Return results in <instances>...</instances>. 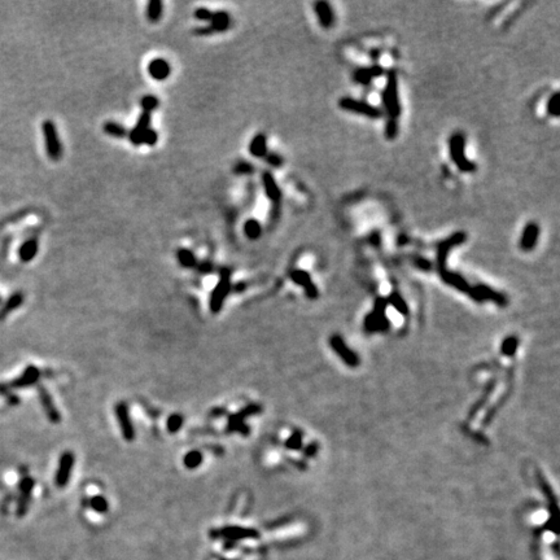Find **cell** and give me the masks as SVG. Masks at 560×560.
<instances>
[{
    "label": "cell",
    "instance_id": "1",
    "mask_svg": "<svg viewBox=\"0 0 560 560\" xmlns=\"http://www.w3.org/2000/svg\"><path fill=\"white\" fill-rule=\"evenodd\" d=\"M464 136L460 133L452 134L449 140L450 156H451L452 162L455 163L460 171L472 172L476 170V165L472 161L467 160L464 156Z\"/></svg>",
    "mask_w": 560,
    "mask_h": 560
},
{
    "label": "cell",
    "instance_id": "2",
    "mask_svg": "<svg viewBox=\"0 0 560 560\" xmlns=\"http://www.w3.org/2000/svg\"><path fill=\"white\" fill-rule=\"evenodd\" d=\"M231 291V271L230 268H221L219 270V282L210 296V310L217 314L223 306L226 297Z\"/></svg>",
    "mask_w": 560,
    "mask_h": 560
},
{
    "label": "cell",
    "instance_id": "3",
    "mask_svg": "<svg viewBox=\"0 0 560 560\" xmlns=\"http://www.w3.org/2000/svg\"><path fill=\"white\" fill-rule=\"evenodd\" d=\"M383 103H384L391 120L397 121L401 114V105L400 98H398L397 75L394 71H391L388 74V83H387V87L383 92Z\"/></svg>",
    "mask_w": 560,
    "mask_h": 560
},
{
    "label": "cell",
    "instance_id": "4",
    "mask_svg": "<svg viewBox=\"0 0 560 560\" xmlns=\"http://www.w3.org/2000/svg\"><path fill=\"white\" fill-rule=\"evenodd\" d=\"M42 131H43L44 142H46V151L49 160L59 161L62 157L64 149H62L55 122L51 120L44 121L43 125H42Z\"/></svg>",
    "mask_w": 560,
    "mask_h": 560
},
{
    "label": "cell",
    "instance_id": "5",
    "mask_svg": "<svg viewBox=\"0 0 560 560\" xmlns=\"http://www.w3.org/2000/svg\"><path fill=\"white\" fill-rule=\"evenodd\" d=\"M339 105L340 108L345 109V111L363 114V116H366V117H369V118H380L383 116L382 111H380L379 108H376V107H372V105L367 104V103L359 102V100H355V99H351V98L341 99Z\"/></svg>",
    "mask_w": 560,
    "mask_h": 560
},
{
    "label": "cell",
    "instance_id": "6",
    "mask_svg": "<svg viewBox=\"0 0 560 560\" xmlns=\"http://www.w3.org/2000/svg\"><path fill=\"white\" fill-rule=\"evenodd\" d=\"M116 415H117L118 424H120L122 437L126 441H133L135 438V429L131 423V418L129 414V407L125 402H120L116 406Z\"/></svg>",
    "mask_w": 560,
    "mask_h": 560
},
{
    "label": "cell",
    "instance_id": "7",
    "mask_svg": "<svg viewBox=\"0 0 560 560\" xmlns=\"http://www.w3.org/2000/svg\"><path fill=\"white\" fill-rule=\"evenodd\" d=\"M73 465H74V454L70 451H65L62 452L61 456H60V462H59V468H57V472H56V479H55V483L56 485L59 488H64L66 484L69 483V479H70V474H71V470H73Z\"/></svg>",
    "mask_w": 560,
    "mask_h": 560
},
{
    "label": "cell",
    "instance_id": "8",
    "mask_svg": "<svg viewBox=\"0 0 560 560\" xmlns=\"http://www.w3.org/2000/svg\"><path fill=\"white\" fill-rule=\"evenodd\" d=\"M213 536L223 537L228 541H237V539L244 538H256L258 537V532L254 529H248V528H241V526H226L223 529L217 530L212 533Z\"/></svg>",
    "mask_w": 560,
    "mask_h": 560
},
{
    "label": "cell",
    "instance_id": "9",
    "mask_svg": "<svg viewBox=\"0 0 560 560\" xmlns=\"http://www.w3.org/2000/svg\"><path fill=\"white\" fill-rule=\"evenodd\" d=\"M38 393H39V400L40 403H42V407H43L47 418L49 419V422L59 423L61 420V416H60L57 407L55 406V402H53L49 392L44 387H38Z\"/></svg>",
    "mask_w": 560,
    "mask_h": 560
},
{
    "label": "cell",
    "instance_id": "10",
    "mask_svg": "<svg viewBox=\"0 0 560 560\" xmlns=\"http://www.w3.org/2000/svg\"><path fill=\"white\" fill-rule=\"evenodd\" d=\"M34 480L31 477L26 476L20 481V501H19V508H17V515L22 516L26 514L31 499V492L34 488Z\"/></svg>",
    "mask_w": 560,
    "mask_h": 560
},
{
    "label": "cell",
    "instance_id": "11",
    "mask_svg": "<svg viewBox=\"0 0 560 560\" xmlns=\"http://www.w3.org/2000/svg\"><path fill=\"white\" fill-rule=\"evenodd\" d=\"M149 126H151V114L144 113V112H143V113L140 114V117H139L138 122H136L135 127L129 131L130 142L133 143L134 145H136V147L142 145L143 136H144L145 131L149 129Z\"/></svg>",
    "mask_w": 560,
    "mask_h": 560
},
{
    "label": "cell",
    "instance_id": "12",
    "mask_svg": "<svg viewBox=\"0 0 560 560\" xmlns=\"http://www.w3.org/2000/svg\"><path fill=\"white\" fill-rule=\"evenodd\" d=\"M262 182H263V188H265V194L267 196V199L270 201L274 203V205H279L282 201V191L277 187L276 180L272 176L270 171H265L262 174Z\"/></svg>",
    "mask_w": 560,
    "mask_h": 560
},
{
    "label": "cell",
    "instance_id": "13",
    "mask_svg": "<svg viewBox=\"0 0 560 560\" xmlns=\"http://www.w3.org/2000/svg\"><path fill=\"white\" fill-rule=\"evenodd\" d=\"M148 71L153 79L165 80L169 78L171 68L165 59H154L148 65Z\"/></svg>",
    "mask_w": 560,
    "mask_h": 560
},
{
    "label": "cell",
    "instance_id": "14",
    "mask_svg": "<svg viewBox=\"0 0 560 560\" xmlns=\"http://www.w3.org/2000/svg\"><path fill=\"white\" fill-rule=\"evenodd\" d=\"M39 375L40 372L37 367L29 366L28 368L25 369L24 374H22L20 378L16 379L15 382L11 383V384L8 385V387H6V388H26V387H30V385L35 384V383L38 382Z\"/></svg>",
    "mask_w": 560,
    "mask_h": 560
},
{
    "label": "cell",
    "instance_id": "15",
    "mask_svg": "<svg viewBox=\"0 0 560 560\" xmlns=\"http://www.w3.org/2000/svg\"><path fill=\"white\" fill-rule=\"evenodd\" d=\"M538 235H539L538 226H537L534 222L528 223V225L525 226V228H524L523 235H521V240H520L521 249L532 250L533 248H534V245L537 244Z\"/></svg>",
    "mask_w": 560,
    "mask_h": 560
},
{
    "label": "cell",
    "instance_id": "16",
    "mask_svg": "<svg viewBox=\"0 0 560 560\" xmlns=\"http://www.w3.org/2000/svg\"><path fill=\"white\" fill-rule=\"evenodd\" d=\"M231 24L232 21L230 13H227L226 11H218V12L213 13L209 26L213 33H223V31L231 28Z\"/></svg>",
    "mask_w": 560,
    "mask_h": 560
},
{
    "label": "cell",
    "instance_id": "17",
    "mask_svg": "<svg viewBox=\"0 0 560 560\" xmlns=\"http://www.w3.org/2000/svg\"><path fill=\"white\" fill-rule=\"evenodd\" d=\"M384 74V69L380 68L379 65H375L372 68H362L358 69L354 74V80L360 84H368L374 78H378Z\"/></svg>",
    "mask_w": 560,
    "mask_h": 560
},
{
    "label": "cell",
    "instance_id": "18",
    "mask_svg": "<svg viewBox=\"0 0 560 560\" xmlns=\"http://www.w3.org/2000/svg\"><path fill=\"white\" fill-rule=\"evenodd\" d=\"M315 13H317V17L318 20H319L320 26H323V28L326 29L332 26L333 12L327 2H318V3L315 4Z\"/></svg>",
    "mask_w": 560,
    "mask_h": 560
},
{
    "label": "cell",
    "instance_id": "19",
    "mask_svg": "<svg viewBox=\"0 0 560 560\" xmlns=\"http://www.w3.org/2000/svg\"><path fill=\"white\" fill-rule=\"evenodd\" d=\"M249 152L253 157L265 158L267 152V139L265 134H257L249 144Z\"/></svg>",
    "mask_w": 560,
    "mask_h": 560
},
{
    "label": "cell",
    "instance_id": "20",
    "mask_svg": "<svg viewBox=\"0 0 560 560\" xmlns=\"http://www.w3.org/2000/svg\"><path fill=\"white\" fill-rule=\"evenodd\" d=\"M39 250V244L35 239H29L25 241L19 249V257L22 262H30L35 258Z\"/></svg>",
    "mask_w": 560,
    "mask_h": 560
},
{
    "label": "cell",
    "instance_id": "21",
    "mask_svg": "<svg viewBox=\"0 0 560 560\" xmlns=\"http://www.w3.org/2000/svg\"><path fill=\"white\" fill-rule=\"evenodd\" d=\"M103 130H104L105 134H108L109 136H113V138L123 139L129 136V130L123 126V125H121V123L113 122V121L105 122L103 125Z\"/></svg>",
    "mask_w": 560,
    "mask_h": 560
},
{
    "label": "cell",
    "instance_id": "22",
    "mask_svg": "<svg viewBox=\"0 0 560 560\" xmlns=\"http://www.w3.org/2000/svg\"><path fill=\"white\" fill-rule=\"evenodd\" d=\"M22 302H24V295L22 293H15V295H12L8 299V301L6 302V305L3 306V309L0 310V320L4 319V318L7 317V315L10 314V313H12L15 309L20 308L22 305Z\"/></svg>",
    "mask_w": 560,
    "mask_h": 560
},
{
    "label": "cell",
    "instance_id": "23",
    "mask_svg": "<svg viewBox=\"0 0 560 560\" xmlns=\"http://www.w3.org/2000/svg\"><path fill=\"white\" fill-rule=\"evenodd\" d=\"M176 258H178L179 263H180L183 267L192 268L197 266V259H196V256L194 254V252L190 249H185V248H180V249L176 252Z\"/></svg>",
    "mask_w": 560,
    "mask_h": 560
},
{
    "label": "cell",
    "instance_id": "24",
    "mask_svg": "<svg viewBox=\"0 0 560 560\" xmlns=\"http://www.w3.org/2000/svg\"><path fill=\"white\" fill-rule=\"evenodd\" d=\"M163 4L160 0H151L147 7V17L151 22H158L162 17Z\"/></svg>",
    "mask_w": 560,
    "mask_h": 560
},
{
    "label": "cell",
    "instance_id": "25",
    "mask_svg": "<svg viewBox=\"0 0 560 560\" xmlns=\"http://www.w3.org/2000/svg\"><path fill=\"white\" fill-rule=\"evenodd\" d=\"M244 234L250 240H257L262 234V227L257 219H248L244 225Z\"/></svg>",
    "mask_w": 560,
    "mask_h": 560
},
{
    "label": "cell",
    "instance_id": "26",
    "mask_svg": "<svg viewBox=\"0 0 560 560\" xmlns=\"http://www.w3.org/2000/svg\"><path fill=\"white\" fill-rule=\"evenodd\" d=\"M291 276H292V279L295 280L297 284H302V286L306 287L309 295H315V287L311 284L310 277H309V275L306 274L305 271H300V270L292 271V272H291Z\"/></svg>",
    "mask_w": 560,
    "mask_h": 560
},
{
    "label": "cell",
    "instance_id": "27",
    "mask_svg": "<svg viewBox=\"0 0 560 560\" xmlns=\"http://www.w3.org/2000/svg\"><path fill=\"white\" fill-rule=\"evenodd\" d=\"M183 463L190 470H195V468H197L203 463V454L200 451H197V450H192L188 454H185Z\"/></svg>",
    "mask_w": 560,
    "mask_h": 560
},
{
    "label": "cell",
    "instance_id": "28",
    "mask_svg": "<svg viewBox=\"0 0 560 560\" xmlns=\"http://www.w3.org/2000/svg\"><path fill=\"white\" fill-rule=\"evenodd\" d=\"M158 105H160V102H158V99L153 95H145L144 98L140 100V107H142L144 113L151 114L152 112L156 111V109L158 108Z\"/></svg>",
    "mask_w": 560,
    "mask_h": 560
},
{
    "label": "cell",
    "instance_id": "29",
    "mask_svg": "<svg viewBox=\"0 0 560 560\" xmlns=\"http://www.w3.org/2000/svg\"><path fill=\"white\" fill-rule=\"evenodd\" d=\"M182 425H183V416L180 415V414H172V415H170L169 418H167L166 427H167V431H169L170 433H176V432L182 428Z\"/></svg>",
    "mask_w": 560,
    "mask_h": 560
},
{
    "label": "cell",
    "instance_id": "30",
    "mask_svg": "<svg viewBox=\"0 0 560 560\" xmlns=\"http://www.w3.org/2000/svg\"><path fill=\"white\" fill-rule=\"evenodd\" d=\"M547 112L548 114L554 116V117H559L560 116V94L559 92H554L552 94V96L548 99Z\"/></svg>",
    "mask_w": 560,
    "mask_h": 560
},
{
    "label": "cell",
    "instance_id": "31",
    "mask_svg": "<svg viewBox=\"0 0 560 560\" xmlns=\"http://www.w3.org/2000/svg\"><path fill=\"white\" fill-rule=\"evenodd\" d=\"M234 171L237 175H249L254 172V166L248 161H239L234 166Z\"/></svg>",
    "mask_w": 560,
    "mask_h": 560
},
{
    "label": "cell",
    "instance_id": "32",
    "mask_svg": "<svg viewBox=\"0 0 560 560\" xmlns=\"http://www.w3.org/2000/svg\"><path fill=\"white\" fill-rule=\"evenodd\" d=\"M91 507H92L96 512L104 514V512L108 511V502L105 501V498H103V497L96 496L94 497V498H91Z\"/></svg>",
    "mask_w": 560,
    "mask_h": 560
},
{
    "label": "cell",
    "instance_id": "33",
    "mask_svg": "<svg viewBox=\"0 0 560 560\" xmlns=\"http://www.w3.org/2000/svg\"><path fill=\"white\" fill-rule=\"evenodd\" d=\"M157 142H158V133L156 131V130L149 127V129L145 131L144 136H143V144H147L149 145V147H152V145H154Z\"/></svg>",
    "mask_w": 560,
    "mask_h": 560
},
{
    "label": "cell",
    "instance_id": "34",
    "mask_svg": "<svg viewBox=\"0 0 560 560\" xmlns=\"http://www.w3.org/2000/svg\"><path fill=\"white\" fill-rule=\"evenodd\" d=\"M194 15L195 17H196L197 20H200V21H210V20H212L213 12L210 10H208V8H205V7H200V8L195 10Z\"/></svg>",
    "mask_w": 560,
    "mask_h": 560
},
{
    "label": "cell",
    "instance_id": "35",
    "mask_svg": "<svg viewBox=\"0 0 560 560\" xmlns=\"http://www.w3.org/2000/svg\"><path fill=\"white\" fill-rule=\"evenodd\" d=\"M265 160L272 167H280L283 165V158L280 157L277 153H274V152H270V153L266 154Z\"/></svg>",
    "mask_w": 560,
    "mask_h": 560
},
{
    "label": "cell",
    "instance_id": "36",
    "mask_svg": "<svg viewBox=\"0 0 560 560\" xmlns=\"http://www.w3.org/2000/svg\"><path fill=\"white\" fill-rule=\"evenodd\" d=\"M397 133H398L397 121L389 120L388 125H387V129H385V134H387L388 139H394L396 136H397Z\"/></svg>",
    "mask_w": 560,
    "mask_h": 560
},
{
    "label": "cell",
    "instance_id": "37",
    "mask_svg": "<svg viewBox=\"0 0 560 560\" xmlns=\"http://www.w3.org/2000/svg\"><path fill=\"white\" fill-rule=\"evenodd\" d=\"M197 270L200 271L201 274H210L213 271L212 262L209 261H203L200 263H197Z\"/></svg>",
    "mask_w": 560,
    "mask_h": 560
},
{
    "label": "cell",
    "instance_id": "38",
    "mask_svg": "<svg viewBox=\"0 0 560 560\" xmlns=\"http://www.w3.org/2000/svg\"><path fill=\"white\" fill-rule=\"evenodd\" d=\"M194 31H195V34L200 35V37H207V35L214 34L212 29H210V26H203V28H197V29H195Z\"/></svg>",
    "mask_w": 560,
    "mask_h": 560
},
{
    "label": "cell",
    "instance_id": "39",
    "mask_svg": "<svg viewBox=\"0 0 560 560\" xmlns=\"http://www.w3.org/2000/svg\"><path fill=\"white\" fill-rule=\"evenodd\" d=\"M244 287H245V286H244V284H237V286H235V287H234L235 292H243Z\"/></svg>",
    "mask_w": 560,
    "mask_h": 560
},
{
    "label": "cell",
    "instance_id": "40",
    "mask_svg": "<svg viewBox=\"0 0 560 560\" xmlns=\"http://www.w3.org/2000/svg\"><path fill=\"white\" fill-rule=\"evenodd\" d=\"M222 560H227V559H222Z\"/></svg>",
    "mask_w": 560,
    "mask_h": 560
},
{
    "label": "cell",
    "instance_id": "41",
    "mask_svg": "<svg viewBox=\"0 0 560 560\" xmlns=\"http://www.w3.org/2000/svg\"><path fill=\"white\" fill-rule=\"evenodd\" d=\"M0 301H2V299H0Z\"/></svg>",
    "mask_w": 560,
    "mask_h": 560
}]
</instances>
